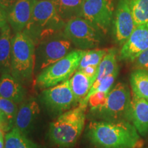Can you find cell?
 I'll return each mask as SVG.
<instances>
[{
  "mask_svg": "<svg viewBox=\"0 0 148 148\" xmlns=\"http://www.w3.org/2000/svg\"><path fill=\"white\" fill-rule=\"evenodd\" d=\"M87 138L97 148H136L141 144L136 127L126 121H90Z\"/></svg>",
  "mask_w": 148,
  "mask_h": 148,
  "instance_id": "obj_1",
  "label": "cell"
},
{
  "mask_svg": "<svg viewBox=\"0 0 148 148\" xmlns=\"http://www.w3.org/2000/svg\"><path fill=\"white\" fill-rule=\"evenodd\" d=\"M65 25L51 0H35L30 20L23 32L36 46L42 40L63 32Z\"/></svg>",
  "mask_w": 148,
  "mask_h": 148,
  "instance_id": "obj_2",
  "label": "cell"
},
{
  "mask_svg": "<svg viewBox=\"0 0 148 148\" xmlns=\"http://www.w3.org/2000/svg\"><path fill=\"white\" fill-rule=\"evenodd\" d=\"M86 107V105L79 103L51 122L49 136L54 145L69 148L77 143L84 127Z\"/></svg>",
  "mask_w": 148,
  "mask_h": 148,
  "instance_id": "obj_3",
  "label": "cell"
},
{
  "mask_svg": "<svg viewBox=\"0 0 148 148\" xmlns=\"http://www.w3.org/2000/svg\"><path fill=\"white\" fill-rule=\"evenodd\" d=\"M36 45L23 32L16 33L12 39L10 74L22 84L32 82L35 69Z\"/></svg>",
  "mask_w": 148,
  "mask_h": 148,
  "instance_id": "obj_4",
  "label": "cell"
},
{
  "mask_svg": "<svg viewBox=\"0 0 148 148\" xmlns=\"http://www.w3.org/2000/svg\"><path fill=\"white\" fill-rule=\"evenodd\" d=\"M86 50L72 51L38 74L36 84L40 88H48L69 79L78 69L81 59Z\"/></svg>",
  "mask_w": 148,
  "mask_h": 148,
  "instance_id": "obj_5",
  "label": "cell"
},
{
  "mask_svg": "<svg viewBox=\"0 0 148 148\" xmlns=\"http://www.w3.org/2000/svg\"><path fill=\"white\" fill-rule=\"evenodd\" d=\"M131 100L130 90L127 85L119 82L111 88L106 102L95 112L105 121H130Z\"/></svg>",
  "mask_w": 148,
  "mask_h": 148,
  "instance_id": "obj_6",
  "label": "cell"
},
{
  "mask_svg": "<svg viewBox=\"0 0 148 148\" xmlns=\"http://www.w3.org/2000/svg\"><path fill=\"white\" fill-rule=\"evenodd\" d=\"M72 48V42L61 32L42 40L36 46L35 70L41 72L47 66L64 58Z\"/></svg>",
  "mask_w": 148,
  "mask_h": 148,
  "instance_id": "obj_7",
  "label": "cell"
},
{
  "mask_svg": "<svg viewBox=\"0 0 148 148\" xmlns=\"http://www.w3.org/2000/svg\"><path fill=\"white\" fill-rule=\"evenodd\" d=\"M64 34L75 47L82 50L96 48L99 45L102 33L82 17L70 20L66 23Z\"/></svg>",
  "mask_w": 148,
  "mask_h": 148,
  "instance_id": "obj_8",
  "label": "cell"
},
{
  "mask_svg": "<svg viewBox=\"0 0 148 148\" xmlns=\"http://www.w3.org/2000/svg\"><path fill=\"white\" fill-rule=\"evenodd\" d=\"M114 12V0H85L81 17L106 34L113 22Z\"/></svg>",
  "mask_w": 148,
  "mask_h": 148,
  "instance_id": "obj_9",
  "label": "cell"
},
{
  "mask_svg": "<svg viewBox=\"0 0 148 148\" xmlns=\"http://www.w3.org/2000/svg\"><path fill=\"white\" fill-rule=\"evenodd\" d=\"M40 101L48 110L56 113L66 112L78 105L69 79L44 89L40 95Z\"/></svg>",
  "mask_w": 148,
  "mask_h": 148,
  "instance_id": "obj_10",
  "label": "cell"
},
{
  "mask_svg": "<svg viewBox=\"0 0 148 148\" xmlns=\"http://www.w3.org/2000/svg\"><path fill=\"white\" fill-rule=\"evenodd\" d=\"M112 23L114 40L123 45L136 27L128 0H118Z\"/></svg>",
  "mask_w": 148,
  "mask_h": 148,
  "instance_id": "obj_11",
  "label": "cell"
},
{
  "mask_svg": "<svg viewBox=\"0 0 148 148\" xmlns=\"http://www.w3.org/2000/svg\"><path fill=\"white\" fill-rule=\"evenodd\" d=\"M148 49V23L137 25L122 45L119 53L121 60L134 62Z\"/></svg>",
  "mask_w": 148,
  "mask_h": 148,
  "instance_id": "obj_12",
  "label": "cell"
},
{
  "mask_svg": "<svg viewBox=\"0 0 148 148\" xmlns=\"http://www.w3.org/2000/svg\"><path fill=\"white\" fill-rule=\"evenodd\" d=\"M35 0H17L8 13V22L15 34L24 30L32 16Z\"/></svg>",
  "mask_w": 148,
  "mask_h": 148,
  "instance_id": "obj_13",
  "label": "cell"
},
{
  "mask_svg": "<svg viewBox=\"0 0 148 148\" xmlns=\"http://www.w3.org/2000/svg\"><path fill=\"white\" fill-rule=\"evenodd\" d=\"M130 121L140 135L145 136L148 133V101L133 93Z\"/></svg>",
  "mask_w": 148,
  "mask_h": 148,
  "instance_id": "obj_14",
  "label": "cell"
},
{
  "mask_svg": "<svg viewBox=\"0 0 148 148\" xmlns=\"http://www.w3.org/2000/svg\"><path fill=\"white\" fill-rule=\"evenodd\" d=\"M40 112V107L34 99L24 101L18 109L14 126L26 135Z\"/></svg>",
  "mask_w": 148,
  "mask_h": 148,
  "instance_id": "obj_15",
  "label": "cell"
},
{
  "mask_svg": "<svg viewBox=\"0 0 148 148\" xmlns=\"http://www.w3.org/2000/svg\"><path fill=\"white\" fill-rule=\"evenodd\" d=\"M26 91L18 80L9 73H2L0 77V95L16 103H22Z\"/></svg>",
  "mask_w": 148,
  "mask_h": 148,
  "instance_id": "obj_16",
  "label": "cell"
},
{
  "mask_svg": "<svg viewBox=\"0 0 148 148\" xmlns=\"http://www.w3.org/2000/svg\"><path fill=\"white\" fill-rule=\"evenodd\" d=\"M58 16L66 23L70 20L81 17L85 0H51Z\"/></svg>",
  "mask_w": 148,
  "mask_h": 148,
  "instance_id": "obj_17",
  "label": "cell"
},
{
  "mask_svg": "<svg viewBox=\"0 0 148 148\" xmlns=\"http://www.w3.org/2000/svg\"><path fill=\"white\" fill-rule=\"evenodd\" d=\"M11 27L8 24L1 29L0 34V73H10L11 49H12Z\"/></svg>",
  "mask_w": 148,
  "mask_h": 148,
  "instance_id": "obj_18",
  "label": "cell"
},
{
  "mask_svg": "<svg viewBox=\"0 0 148 148\" xmlns=\"http://www.w3.org/2000/svg\"><path fill=\"white\" fill-rule=\"evenodd\" d=\"M95 80V77H88L79 70H77L69 79L71 90L78 104L87 95Z\"/></svg>",
  "mask_w": 148,
  "mask_h": 148,
  "instance_id": "obj_19",
  "label": "cell"
},
{
  "mask_svg": "<svg viewBox=\"0 0 148 148\" xmlns=\"http://www.w3.org/2000/svg\"><path fill=\"white\" fill-rule=\"evenodd\" d=\"M132 93L148 101V71L136 69L130 76Z\"/></svg>",
  "mask_w": 148,
  "mask_h": 148,
  "instance_id": "obj_20",
  "label": "cell"
},
{
  "mask_svg": "<svg viewBox=\"0 0 148 148\" xmlns=\"http://www.w3.org/2000/svg\"><path fill=\"white\" fill-rule=\"evenodd\" d=\"M117 53L114 48L108 49L106 54L103 57L101 62L98 66V73L97 79L92 84L96 86L99 84L103 79L119 69L117 64Z\"/></svg>",
  "mask_w": 148,
  "mask_h": 148,
  "instance_id": "obj_21",
  "label": "cell"
},
{
  "mask_svg": "<svg viewBox=\"0 0 148 148\" xmlns=\"http://www.w3.org/2000/svg\"><path fill=\"white\" fill-rule=\"evenodd\" d=\"M4 148H38L34 141L14 126L5 135Z\"/></svg>",
  "mask_w": 148,
  "mask_h": 148,
  "instance_id": "obj_22",
  "label": "cell"
},
{
  "mask_svg": "<svg viewBox=\"0 0 148 148\" xmlns=\"http://www.w3.org/2000/svg\"><path fill=\"white\" fill-rule=\"evenodd\" d=\"M136 25L148 23V0H128Z\"/></svg>",
  "mask_w": 148,
  "mask_h": 148,
  "instance_id": "obj_23",
  "label": "cell"
},
{
  "mask_svg": "<svg viewBox=\"0 0 148 148\" xmlns=\"http://www.w3.org/2000/svg\"><path fill=\"white\" fill-rule=\"evenodd\" d=\"M108 49H90L86 50L79 62L78 69L81 70L88 66H99Z\"/></svg>",
  "mask_w": 148,
  "mask_h": 148,
  "instance_id": "obj_24",
  "label": "cell"
},
{
  "mask_svg": "<svg viewBox=\"0 0 148 148\" xmlns=\"http://www.w3.org/2000/svg\"><path fill=\"white\" fill-rule=\"evenodd\" d=\"M0 111L6 116L11 124L14 126L18 111L16 103L0 95Z\"/></svg>",
  "mask_w": 148,
  "mask_h": 148,
  "instance_id": "obj_25",
  "label": "cell"
},
{
  "mask_svg": "<svg viewBox=\"0 0 148 148\" xmlns=\"http://www.w3.org/2000/svg\"><path fill=\"white\" fill-rule=\"evenodd\" d=\"M108 94V92H97L92 94L88 99V105L90 106V110L92 112H95L102 106L106 102Z\"/></svg>",
  "mask_w": 148,
  "mask_h": 148,
  "instance_id": "obj_26",
  "label": "cell"
},
{
  "mask_svg": "<svg viewBox=\"0 0 148 148\" xmlns=\"http://www.w3.org/2000/svg\"><path fill=\"white\" fill-rule=\"evenodd\" d=\"M134 62L136 69H143L148 71V49L138 56Z\"/></svg>",
  "mask_w": 148,
  "mask_h": 148,
  "instance_id": "obj_27",
  "label": "cell"
},
{
  "mask_svg": "<svg viewBox=\"0 0 148 148\" xmlns=\"http://www.w3.org/2000/svg\"><path fill=\"white\" fill-rule=\"evenodd\" d=\"M16 1L17 0H0V8L8 14L15 4Z\"/></svg>",
  "mask_w": 148,
  "mask_h": 148,
  "instance_id": "obj_28",
  "label": "cell"
},
{
  "mask_svg": "<svg viewBox=\"0 0 148 148\" xmlns=\"http://www.w3.org/2000/svg\"><path fill=\"white\" fill-rule=\"evenodd\" d=\"M79 71H82L84 74L88 75V77H95L97 79V73H98V66H88L84 69L79 70Z\"/></svg>",
  "mask_w": 148,
  "mask_h": 148,
  "instance_id": "obj_29",
  "label": "cell"
},
{
  "mask_svg": "<svg viewBox=\"0 0 148 148\" xmlns=\"http://www.w3.org/2000/svg\"><path fill=\"white\" fill-rule=\"evenodd\" d=\"M8 24V14L0 8V29L3 28Z\"/></svg>",
  "mask_w": 148,
  "mask_h": 148,
  "instance_id": "obj_30",
  "label": "cell"
},
{
  "mask_svg": "<svg viewBox=\"0 0 148 148\" xmlns=\"http://www.w3.org/2000/svg\"><path fill=\"white\" fill-rule=\"evenodd\" d=\"M5 142L3 141V139H0V148H4Z\"/></svg>",
  "mask_w": 148,
  "mask_h": 148,
  "instance_id": "obj_31",
  "label": "cell"
},
{
  "mask_svg": "<svg viewBox=\"0 0 148 148\" xmlns=\"http://www.w3.org/2000/svg\"><path fill=\"white\" fill-rule=\"evenodd\" d=\"M0 139H3V132L0 127Z\"/></svg>",
  "mask_w": 148,
  "mask_h": 148,
  "instance_id": "obj_32",
  "label": "cell"
},
{
  "mask_svg": "<svg viewBox=\"0 0 148 148\" xmlns=\"http://www.w3.org/2000/svg\"><path fill=\"white\" fill-rule=\"evenodd\" d=\"M0 34H1V29H0Z\"/></svg>",
  "mask_w": 148,
  "mask_h": 148,
  "instance_id": "obj_33",
  "label": "cell"
},
{
  "mask_svg": "<svg viewBox=\"0 0 148 148\" xmlns=\"http://www.w3.org/2000/svg\"><path fill=\"white\" fill-rule=\"evenodd\" d=\"M147 148H148V147H147Z\"/></svg>",
  "mask_w": 148,
  "mask_h": 148,
  "instance_id": "obj_34",
  "label": "cell"
}]
</instances>
